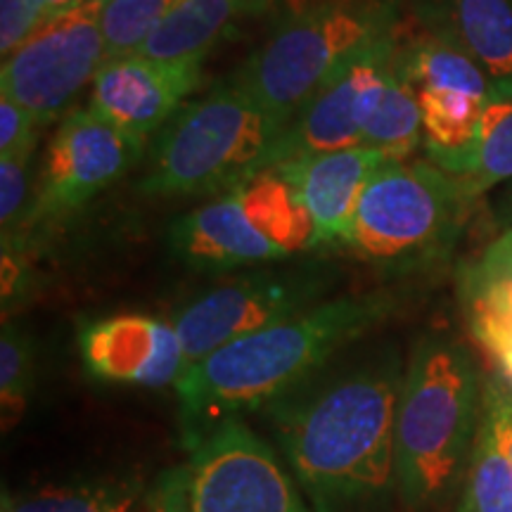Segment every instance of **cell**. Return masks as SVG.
Returning a JSON list of instances; mask_svg holds the SVG:
<instances>
[{
    "label": "cell",
    "mask_w": 512,
    "mask_h": 512,
    "mask_svg": "<svg viewBox=\"0 0 512 512\" xmlns=\"http://www.w3.org/2000/svg\"><path fill=\"white\" fill-rule=\"evenodd\" d=\"M403 370L382 354L268 406L273 434L313 512H377L396 494Z\"/></svg>",
    "instance_id": "1"
},
{
    "label": "cell",
    "mask_w": 512,
    "mask_h": 512,
    "mask_svg": "<svg viewBox=\"0 0 512 512\" xmlns=\"http://www.w3.org/2000/svg\"><path fill=\"white\" fill-rule=\"evenodd\" d=\"M396 306L387 290L344 294L216 349L176 382L185 439L283 399Z\"/></svg>",
    "instance_id": "2"
},
{
    "label": "cell",
    "mask_w": 512,
    "mask_h": 512,
    "mask_svg": "<svg viewBox=\"0 0 512 512\" xmlns=\"http://www.w3.org/2000/svg\"><path fill=\"white\" fill-rule=\"evenodd\" d=\"M482 420L475 363L448 339L415 347L396 411V496L420 512L444 501L470 463Z\"/></svg>",
    "instance_id": "3"
},
{
    "label": "cell",
    "mask_w": 512,
    "mask_h": 512,
    "mask_svg": "<svg viewBox=\"0 0 512 512\" xmlns=\"http://www.w3.org/2000/svg\"><path fill=\"white\" fill-rule=\"evenodd\" d=\"M287 126L230 76L166 121L138 188L150 197L230 195L273 169Z\"/></svg>",
    "instance_id": "4"
},
{
    "label": "cell",
    "mask_w": 512,
    "mask_h": 512,
    "mask_svg": "<svg viewBox=\"0 0 512 512\" xmlns=\"http://www.w3.org/2000/svg\"><path fill=\"white\" fill-rule=\"evenodd\" d=\"M387 34H394L392 0H294L233 79L290 124L339 64Z\"/></svg>",
    "instance_id": "5"
},
{
    "label": "cell",
    "mask_w": 512,
    "mask_h": 512,
    "mask_svg": "<svg viewBox=\"0 0 512 512\" xmlns=\"http://www.w3.org/2000/svg\"><path fill=\"white\" fill-rule=\"evenodd\" d=\"M470 192L437 164L384 162L363 190L344 240L384 271H413L451 252Z\"/></svg>",
    "instance_id": "6"
},
{
    "label": "cell",
    "mask_w": 512,
    "mask_h": 512,
    "mask_svg": "<svg viewBox=\"0 0 512 512\" xmlns=\"http://www.w3.org/2000/svg\"><path fill=\"white\" fill-rule=\"evenodd\" d=\"M188 456L159 472L145 512H313L278 456L242 418L185 439Z\"/></svg>",
    "instance_id": "7"
},
{
    "label": "cell",
    "mask_w": 512,
    "mask_h": 512,
    "mask_svg": "<svg viewBox=\"0 0 512 512\" xmlns=\"http://www.w3.org/2000/svg\"><path fill=\"white\" fill-rule=\"evenodd\" d=\"M105 0H86L41 27L3 60L0 91L34 114L38 126L67 110L107 62L102 36Z\"/></svg>",
    "instance_id": "8"
},
{
    "label": "cell",
    "mask_w": 512,
    "mask_h": 512,
    "mask_svg": "<svg viewBox=\"0 0 512 512\" xmlns=\"http://www.w3.org/2000/svg\"><path fill=\"white\" fill-rule=\"evenodd\" d=\"M323 287L320 275L306 271H261L214 287L174 320L185 363L195 366L235 339L311 309Z\"/></svg>",
    "instance_id": "9"
},
{
    "label": "cell",
    "mask_w": 512,
    "mask_h": 512,
    "mask_svg": "<svg viewBox=\"0 0 512 512\" xmlns=\"http://www.w3.org/2000/svg\"><path fill=\"white\" fill-rule=\"evenodd\" d=\"M145 140H138L102 119L98 112H72L48 145L36 202L24 230L60 221L121 178L138 162Z\"/></svg>",
    "instance_id": "10"
},
{
    "label": "cell",
    "mask_w": 512,
    "mask_h": 512,
    "mask_svg": "<svg viewBox=\"0 0 512 512\" xmlns=\"http://www.w3.org/2000/svg\"><path fill=\"white\" fill-rule=\"evenodd\" d=\"M396 36L387 34L349 55L287 126L275 166L294 157L335 152L361 145L358 98L392 64Z\"/></svg>",
    "instance_id": "11"
},
{
    "label": "cell",
    "mask_w": 512,
    "mask_h": 512,
    "mask_svg": "<svg viewBox=\"0 0 512 512\" xmlns=\"http://www.w3.org/2000/svg\"><path fill=\"white\" fill-rule=\"evenodd\" d=\"M202 81V60L162 62L128 55L102 64L91 107L119 131L145 140L162 128Z\"/></svg>",
    "instance_id": "12"
},
{
    "label": "cell",
    "mask_w": 512,
    "mask_h": 512,
    "mask_svg": "<svg viewBox=\"0 0 512 512\" xmlns=\"http://www.w3.org/2000/svg\"><path fill=\"white\" fill-rule=\"evenodd\" d=\"M81 356L88 373L105 382L166 387L181 380L185 354L174 323L140 313H124L86 325Z\"/></svg>",
    "instance_id": "13"
},
{
    "label": "cell",
    "mask_w": 512,
    "mask_h": 512,
    "mask_svg": "<svg viewBox=\"0 0 512 512\" xmlns=\"http://www.w3.org/2000/svg\"><path fill=\"white\" fill-rule=\"evenodd\" d=\"M384 162L389 159L382 152L356 145L287 159L273 169L297 190L316 230V247H323L344 245L363 190Z\"/></svg>",
    "instance_id": "14"
},
{
    "label": "cell",
    "mask_w": 512,
    "mask_h": 512,
    "mask_svg": "<svg viewBox=\"0 0 512 512\" xmlns=\"http://www.w3.org/2000/svg\"><path fill=\"white\" fill-rule=\"evenodd\" d=\"M169 245L183 264L204 273L287 259V252L249 221L235 195L192 209L169 228Z\"/></svg>",
    "instance_id": "15"
},
{
    "label": "cell",
    "mask_w": 512,
    "mask_h": 512,
    "mask_svg": "<svg viewBox=\"0 0 512 512\" xmlns=\"http://www.w3.org/2000/svg\"><path fill=\"white\" fill-rule=\"evenodd\" d=\"M418 22L470 57L491 86V100L512 98V0H413Z\"/></svg>",
    "instance_id": "16"
},
{
    "label": "cell",
    "mask_w": 512,
    "mask_h": 512,
    "mask_svg": "<svg viewBox=\"0 0 512 512\" xmlns=\"http://www.w3.org/2000/svg\"><path fill=\"white\" fill-rule=\"evenodd\" d=\"M271 0H176L136 55L150 60H204L240 19L259 15Z\"/></svg>",
    "instance_id": "17"
},
{
    "label": "cell",
    "mask_w": 512,
    "mask_h": 512,
    "mask_svg": "<svg viewBox=\"0 0 512 512\" xmlns=\"http://www.w3.org/2000/svg\"><path fill=\"white\" fill-rule=\"evenodd\" d=\"M361 145L403 162L422 140V112L418 95L394 69V57L384 72L358 98Z\"/></svg>",
    "instance_id": "18"
},
{
    "label": "cell",
    "mask_w": 512,
    "mask_h": 512,
    "mask_svg": "<svg viewBox=\"0 0 512 512\" xmlns=\"http://www.w3.org/2000/svg\"><path fill=\"white\" fill-rule=\"evenodd\" d=\"M432 164L458 178L472 200L512 178V98L486 102L472 143Z\"/></svg>",
    "instance_id": "19"
},
{
    "label": "cell",
    "mask_w": 512,
    "mask_h": 512,
    "mask_svg": "<svg viewBox=\"0 0 512 512\" xmlns=\"http://www.w3.org/2000/svg\"><path fill=\"white\" fill-rule=\"evenodd\" d=\"M230 195L238 197L249 221L283 247L287 256L316 247V230L309 214L297 190L278 169L261 171Z\"/></svg>",
    "instance_id": "20"
},
{
    "label": "cell",
    "mask_w": 512,
    "mask_h": 512,
    "mask_svg": "<svg viewBox=\"0 0 512 512\" xmlns=\"http://www.w3.org/2000/svg\"><path fill=\"white\" fill-rule=\"evenodd\" d=\"M394 69L401 79L411 83L415 93L451 91L491 100L489 79L482 69L470 57L432 34H425L406 46H399L396 41Z\"/></svg>",
    "instance_id": "21"
},
{
    "label": "cell",
    "mask_w": 512,
    "mask_h": 512,
    "mask_svg": "<svg viewBox=\"0 0 512 512\" xmlns=\"http://www.w3.org/2000/svg\"><path fill=\"white\" fill-rule=\"evenodd\" d=\"M418 105L422 112V133H425L427 155L432 162L456 155L472 143L482 117L486 98L451 91H420Z\"/></svg>",
    "instance_id": "22"
},
{
    "label": "cell",
    "mask_w": 512,
    "mask_h": 512,
    "mask_svg": "<svg viewBox=\"0 0 512 512\" xmlns=\"http://www.w3.org/2000/svg\"><path fill=\"white\" fill-rule=\"evenodd\" d=\"M470 332L498 368V380L512 389V294L503 287L460 278Z\"/></svg>",
    "instance_id": "23"
},
{
    "label": "cell",
    "mask_w": 512,
    "mask_h": 512,
    "mask_svg": "<svg viewBox=\"0 0 512 512\" xmlns=\"http://www.w3.org/2000/svg\"><path fill=\"white\" fill-rule=\"evenodd\" d=\"M458 512H512V465L484 413L465 470Z\"/></svg>",
    "instance_id": "24"
},
{
    "label": "cell",
    "mask_w": 512,
    "mask_h": 512,
    "mask_svg": "<svg viewBox=\"0 0 512 512\" xmlns=\"http://www.w3.org/2000/svg\"><path fill=\"white\" fill-rule=\"evenodd\" d=\"M138 498L140 489L131 482H93L5 501L3 512H136Z\"/></svg>",
    "instance_id": "25"
},
{
    "label": "cell",
    "mask_w": 512,
    "mask_h": 512,
    "mask_svg": "<svg viewBox=\"0 0 512 512\" xmlns=\"http://www.w3.org/2000/svg\"><path fill=\"white\" fill-rule=\"evenodd\" d=\"M174 3L176 0H105L100 24L107 62L136 55Z\"/></svg>",
    "instance_id": "26"
},
{
    "label": "cell",
    "mask_w": 512,
    "mask_h": 512,
    "mask_svg": "<svg viewBox=\"0 0 512 512\" xmlns=\"http://www.w3.org/2000/svg\"><path fill=\"white\" fill-rule=\"evenodd\" d=\"M34 384V344L17 325H5L0 335V401L3 427H15L27 408Z\"/></svg>",
    "instance_id": "27"
},
{
    "label": "cell",
    "mask_w": 512,
    "mask_h": 512,
    "mask_svg": "<svg viewBox=\"0 0 512 512\" xmlns=\"http://www.w3.org/2000/svg\"><path fill=\"white\" fill-rule=\"evenodd\" d=\"M31 157L34 152L0 157V226L3 238L19 235L27 219V200L31 183Z\"/></svg>",
    "instance_id": "28"
},
{
    "label": "cell",
    "mask_w": 512,
    "mask_h": 512,
    "mask_svg": "<svg viewBox=\"0 0 512 512\" xmlns=\"http://www.w3.org/2000/svg\"><path fill=\"white\" fill-rule=\"evenodd\" d=\"M41 126L34 114L8 95H0V157L34 152Z\"/></svg>",
    "instance_id": "29"
},
{
    "label": "cell",
    "mask_w": 512,
    "mask_h": 512,
    "mask_svg": "<svg viewBox=\"0 0 512 512\" xmlns=\"http://www.w3.org/2000/svg\"><path fill=\"white\" fill-rule=\"evenodd\" d=\"M43 22L41 0H0V55L10 57Z\"/></svg>",
    "instance_id": "30"
},
{
    "label": "cell",
    "mask_w": 512,
    "mask_h": 512,
    "mask_svg": "<svg viewBox=\"0 0 512 512\" xmlns=\"http://www.w3.org/2000/svg\"><path fill=\"white\" fill-rule=\"evenodd\" d=\"M463 278L498 285L512 294V230L491 242L475 264L465 268Z\"/></svg>",
    "instance_id": "31"
},
{
    "label": "cell",
    "mask_w": 512,
    "mask_h": 512,
    "mask_svg": "<svg viewBox=\"0 0 512 512\" xmlns=\"http://www.w3.org/2000/svg\"><path fill=\"white\" fill-rule=\"evenodd\" d=\"M482 413L496 434L498 446L512 465V389L503 380L489 382L484 387Z\"/></svg>",
    "instance_id": "32"
},
{
    "label": "cell",
    "mask_w": 512,
    "mask_h": 512,
    "mask_svg": "<svg viewBox=\"0 0 512 512\" xmlns=\"http://www.w3.org/2000/svg\"><path fill=\"white\" fill-rule=\"evenodd\" d=\"M81 3H86V0H41L43 19H53V17L67 15V12L79 8Z\"/></svg>",
    "instance_id": "33"
}]
</instances>
